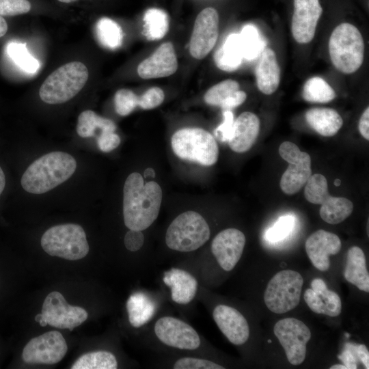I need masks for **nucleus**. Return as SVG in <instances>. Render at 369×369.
Masks as SVG:
<instances>
[{"label":"nucleus","instance_id":"1","mask_svg":"<svg viewBox=\"0 0 369 369\" xmlns=\"http://www.w3.org/2000/svg\"><path fill=\"white\" fill-rule=\"evenodd\" d=\"M123 191L125 226L129 230H146L159 215L163 197L161 187L154 181L144 184L141 175L133 172L127 177Z\"/></svg>","mask_w":369,"mask_h":369},{"label":"nucleus","instance_id":"2","mask_svg":"<svg viewBox=\"0 0 369 369\" xmlns=\"http://www.w3.org/2000/svg\"><path fill=\"white\" fill-rule=\"evenodd\" d=\"M76 167L77 162L70 154L52 152L33 161L24 172L20 183L27 192L42 194L67 180Z\"/></svg>","mask_w":369,"mask_h":369},{"label":"nucleus","instance_id":"3","mask_svg":"<svg viewBox=\"0 0 369 369\" xmlns=\"http://www.w3.org/2000/svg\"><path fill=\"white\" fill-rule=\"evenodd\" d=\"M329 53L335 68L345 74L357 71L364 56V42L358 29L352 24L338 25L329 40Z\"/></svg>","mask_w":369,"mask_h":369},{"label":"nucleus","instance_id":"4","mask_svg":"<svg viewBox=\"0 0 369 369\" xmlns=\"http://www.w3.org/2000/svg\"><path fill=\"white\" fill-rule=\"evenodd\" d=\"M88 76V70L83 63H67L59 67L45 79L39 90L40 97L48 104L66 102L82 90Z\"/></svg>","mask_w":369,"mask_h":369},{"label":"nucleus","instance_id":"5","mask_svg":"<svg viewBox=\"0 0 369 369\" xmlns=\"http://www.w3.org/2000/svg\"><path fill=\"white\" fill-rule=\"evenodd\" d=\"M171 145L174 154L183 160L211 166L218 159L219 148L214 137L201 128L178 130L172 137Z\"/></svg>","mask_w":369,"mask_h":369},{"label":"nucleus","instance_id":"6","mask_svg":"<svg viewBox=\"0 0 369 369\" xmlns=\"http://www.w3.org/2000/svg\"><path fill=\"white\" fill-rule=\"evenodd\" d=\"M40 243L44 251L50 256L68 260L83 258L90 249L83 228L74 223L50 228L42 235Z\"/></svg>","mask_w":369,"mask_h":369},{"label":"nucleus","instance_id":"7","mask_svg":"<svg viewBox=\"0 0 369 369\" xmlns=\"http://www.w3.org/2000/svg\"><path fill=\"white\" fill-rule=\"evenodd\" d=\"M210 228L198 213H181L169 226L166 234L167 246L173 250L189 252L202 247L210 238Z\"/></svg>","mask_w":369,"mask_h":369},{"label":"nucleus","instance_id":"8","mask_svg":"<svg viewBox=\"0 0 369 369\" xmlns=\"http://www.w3.org/2000/svg\"><path fill=\"white\" fill-rule=\"evenodd\" d=\"M303 279L292 270H283L269 282L264 294L266 307L273 312L283 314L293 310L299 303Z\"/></svg>","mask_w":369,"mask_h":369},{"label":"nucleus","instance_id":"9","mask_svg":"<svg viewBox=\"0 0 369 369\" xmlns=\"http://www.w3.org/2000/svg\"><path fill=\"white\" fill-rule=\"evenodd\" d=\"M87 316L85 309L69 305L59 292L53 291L45 298L42 312L35 316V320L42 327L49 325L72 331L85 322Z\"/></svg>","mask_w":369,"mask_h":369},{"label":"nucleus","instance_id":"10","mask_svg":"<svg viewBox=\"0 0 369 369\" xmlns=\"http://www.w3.org/2000/svg\"><path fill=\"white\" fill-rule=\"evenodd\" d=\"M279 154L289 163L281 178L280 188L286 194H295L312 175L310 156L290 141H284L279 146Z\"/></svg>","mask_w":369,"mask_h":369},{"label":"nucleus","instance_id":"11","mask_svg":"<svg viewBox=\"0 0 369 369\" xmlns=\"http://www.w3.org/2000/svg\"><path fill=\"white\" fill-rule=\"evenodd\" d=\"M273 331L285 350L288 361L292 365H300L306 355V344L311 338L310 329L302 321L295 318L279 320Z\"/></svg>","mask_w":369,"mask_h":369},{"label":"nucleus","instance_id":"12","mask_svg":"<svg viewBox=\"0 0 369 369\" xmlns=\"http://www.w3.org/2000/svg\"><path fill=\"white\" fill-rule=\"evenodd\" d=\"M67 351L62 334L51 331L30 340L23 348L22 358L27 364L52 365L59 362Z\"/></svg>","mask_w":369,"mask_h":369},{"label":"nucleus","instance_id":"13","mask_svg":"<svg viewBox=\"0 0 369 369\" xmlns=\"http://www.w3.org/2000/svg\"><path fill=\"white\" fill-rule=\"evenodd\" d=\"M219 33V14L213 8L202 10L194 23L189 51L193 57L204 59L213 49Z\"/></svg>","mask_w":369,"mask_h":369},{"label":"nucleus","instance_id":"14","mask_svg":"<svg viewBox=\"0 0 369 369\" xmlns=\"http://www.w3.org/2000/svg\"><path fill=\"white\" fill-rule=\"evenodd\" d=\"M156 337L165 344L182 350H194L200 345L196 331L189 324L172 316L159 318L154 325Z\"/></svg>","mask_w":369,"mask_h":369},{"label":"nucleus","instance_id":"15","mask_svg":"<svg viewBox=\"0 0 369 369\" xmlns=\"http://www.w3.org/2000/svg\"><path fill=\"white\" fill-rule=\"evenodd\" d=\"M291 31L295 41L306 44L314 37L318 21L323 13L319 0H294Z\"/></svg>","mask_w":369,"mask_h":369},{"label":"nucleus","instance_id":"16","mask_svg":"<svg viewBox=\"0 0 369 369\" xmlns=\"http://www.w3.org/2000/svg\"><path fill=\"white\" fill-rule=\"evenodd\" d=\"M245 245V236L241 231L228 228L213 238L211 251L220 266L226 271H230L239 261Z\"/></svg>","mask_w":369,"mask_h":369},{"label":"nucleus","instance_id":"17","mask_svg":"<svg viewBox=\"0 0 369 369\" xmlns=\"http://www.w3.org/2000/svg\"><path fill=\"white\" fill-rule=\"evenodd\" d=\"M305 247L312 264L319 271H326L330 266L329 256L340 251L341 241L336 234L318 230L306 239Z\"/></svg>","mask_w":369,"mask_h":369},{"label":"nucleus","instance_id":"18","mask_svg":"<svg viewBox=\"0 0 369 369\" xmlns=\"http://www.w3.org/2000/svg\"><path fill=\"white\" fill-rule=\"evenodd\" d=\"M178 60L172 42H165L137 67L139 76L145 79L161 78L174 74Z\"/></svg>","mask_w":369,"mask_h":369},{"label":"nucleus","instance_id":"19","mask_svg":"<svg viewBox=\"0 0 369 369\" xmlns=\"http://www.w3.org/2000/svg\"><path fill=\"white\" fill-rule=\"evenodd\" d=\"M213 316L221 331L231 343L241 345L247 341L249 336V325L237 310L219 305L214 309Z\"/></svg>","mask_w":369,"mask_h":369},{"label":"nucleus","instance_id":"20","mask_svg":"<svg viewBox=\"0 0 369 369\" xmlns=\"http://www.w3.org/2000/svg\"><path fill=\"white\" fill-rule=\"evenodd\" d=\"M303 297L310 310L316 314L334 317L341 312L342 303L339 295L329 290L320 278L312 281L311 288L305 290Z\"/></svg>","mask_w":369,"mask_h":369},{"label":"nucleus","instance_id":"21","mask_svg":"<svg viewBox=\"0 0 369 369\" xmlns=\"http://www.w3.org/2000/svg\"><path fill=\"white\" fill-rule=\"evenodd\" d=\"M260 130L258 117L249 111L242 113L234 122L230 148L235 152L248 151L255 143Z\"/></svg>","mask_w":369,"mask_h":369},{"label":"nucleus","instance_id":"22","mask_svg":"<svg viewBox=\"0 0 369 369\" xmlns=\"http://www.w3.org/2000/svg\"><path fill=\"white\" fill-rule=\"evenodd\" d=\"M163 281L170 288L172 300L178 304L190 303L196 295L197 282L184 270L172 268L164 272Z\"/></svg>","mask_w":369,"mask_h":369},{"label":"nucleus","instance_id":"23","mask_svg":"<svg viewBox=\"0 0 369 369\" xmlns=\"http://www.w3.org/2000/svg\"><path fill=\"white\" fill-rule=\"evenodd\" d=\"M257 87L264 94L270 95L277 89L280 82V68L274 51L263 50L256 68Z\"/></svg>","mask_w":369,"mask_h":369},{"label":"nucleus","instance_id":"24","mask_svg":"<svg viewBox=\"0 0 369 369\" xmlns=\"http://www.w3.org/2000/svg\"><path fill=\"white\" fill-rule=\"evenodd\" d=\"M305 116L310 127L324 137L333 136L343 124L341 115L331 108H312L306 111Z\"/></svg>","mask_w":369,"mask_h":369},{"label":"nucleus","instance_id":"25","mask_svg":"<svg viewBox=\"0 0 369 369\" xmlns=\"http://www.w3.org/2000/svg\"><path fill=\"white\" fill-rule=\"evenodd\" d=\"M345 279L360 290L369 292V274L366 256L361 248L353 246L347 252L344 270Z\"/></svg>","mask_w":369,"mask_h":369},{"label":"nucleus","instance_id":"26","mask_svg":"<svg viewBox=\"0 0 369 369\" xmlns=\"http://www.w3.org/2000/svg\"><path fill=\"white\" fill-rule=\"evenodd\" d=\"M244 58L238 33H231L214 55V61L218 68L226 72L238 69Z\"/></svg>","mask_w":369,"mask_h":369},{"label":"nucleus","instance_id":"27","mask_svg":"<svg viewBox=\"0 0 369 369\" xmlns=\"http://www.w3.org/2000/svg\"><path fill=\"white\" fill-rule=\"evenodd\" d=\"M131 325L136 328L147 323L154 316L156 304L150 297L142 292L131 295L126 304Z\"/></svg>","mask_w":369,"mask_h":369},{"label":"nucleus","instance_id":"28","mask_svg":"<svg viewBox=\"0 0 369 369\" xmlns=\"http://www.w3.org/2000/svg\"><path fill=\"white\" fill-rule=\"evenodd\" d=\"M353 210V204L351 200L329 195L321 204L320 216L329 224H338L349 217Z\"/></svg>","mask_w":369,"mask_h":369},{"label":"nucleus","instance_id":"29","mask_svg":"<svg viewBox=\"0 0 369 369\" xmlns=\"http://www.w3.org/2000/svg\"><path fill=\"white\" fill-rule=\"evenodd\" d=\"M98 129L100 133L105 131L115 132L116 126L112 120L101 117L92 110L84 111L79 115L77 132L81 137L96 136Z\"/></svg>","mask_w":369,"mask_h":369},{"label":"nucleus","instance_id":"30","mask_svg":"<svg viewBox=\"0 0 369 369\" xmlns=\"http://www.w3.org/2000/svg\"><path fill=\"white\" fill-rule=\"evenodd\" d=\"M144 31L149 40L161 39L169 29V18L166 12L157 8L148 9L144 16Z\"/></svg>","mask_w":369,"mask_h":369},{"label":"nucleus","instance_id":"31","mask_svg":"<svg viewBox=\"0 0 369 369\" xmlns=\"http://www.w3.org/2000/svg\"><path fill=\"white\" fill-rule=\"evenodd\" d=\"M302 96L310 102L326 103L335 98L336 92L323 79L314 77L305 83Z\"/></svg>","mask_w":369,"mask_h":369},{"label":"nucleus","instance_id":"32","mask_svg":"<svg viewBox=\"0 0 369 369\" xmlns=\"http://www.w3.org/2000/svg\"><path fill=\"white\" fill-rule=\"evenodd\" d=\"M118 361L109 351H98L81 355L71 366L72 369H115Z\"/></svg>","mask_w":369,"mask_h":369},{"label":"nucleus","instance_id":"33","mask_svg":"<svg viewBox=\"0 0 369 369\" xmlns=\"http://www.w3.org/2000/svg\"><path fill=\"white\" fill-rule=\"evenodd\" d=\"M96 33L100 43L106 48L114 49L119 47L122 42V29L111 18H100L96 23Z\"/></svg>","mask_w":369,"mask_h":369},{"label":"nucleus","instance_id":"34","mask_svg":"<svg viewBox=\"0 0 369 369\" xmlns=\"http://www.w3.org/2000/svg\"><path fill=\"white\" fill-rule=\"evenodd\" d=\"M239 35L244 58L251 60L258 57L264 49V43L256 27L245 25Z\"/></svg>","mask_w":369,"mask_h":369},{"label":"nucleus","instance_id":"35","mask_svg":"<svg viewBox=\"0 0 369 369\" xmlns=\"http://www.w3.org/2000/svg\"><path fill=\"white\" fill-rule=\"evenodd\" d=\"M7 52L14 63L28 73H35L40 67L39 62L28 51L26 44L11 42L8 44Z\"/></svg>","mask_w":369,"mask_h":369},{"label":"nucleus","instance_id":"36","mask_svg":"<svg viewBox=\"0 0 369 369\" xmlns=\"http://www.w3.org/2000/svg\"><path fill=\"white\" fill-rule=\"evenodd\" d=\"M238 90L239 84L237 81L226 79L208 89L204 99L206 104L221 108L227 100Z\"/></svg>","mask_w":369,"mask_h":369},{"label":"nucleus","instance_id":"37","mask_svg":"<svg viewBox=\"0 0 369 369\" xmlns=\"http://www.w3.org/2000/svg\"><path fill=\"white\" fill-rule=\"evenodd\" d=\"M305 184L304 196L312 204L321 205L329 195L327 179L320 174L311 175Z\"/></svg>","mask_w":369,"mask_h":369},{"label":"nucleus","instance_id":"38","mask_svg":"<svg viewBox=\"0 0 369 369\" xmlns=\"http://www.w3.org/2000/svg\"><path fill=\"white\" fill-rule=\"evenodd\" d=\"M138 103L139 96L131 90L121 89L115 94V109L121 116L129 115L138 106Z\"/></svg>","mask_w":369,"mask_h":369},{"label":"nucleus","instance_id":"39","mask_svg":"<svg viewBox=\"0 0 369 369\" xmlns=\"http://www.w3.org/2000/svg\"><path fill=\"white\" fill-rule=\"evenodd\" d=\"M295 219L292 215L279 217L275 224L267 230L265 236L271 242H277L284 239L292 230Z\"/></svg>","mask_w":369,"mask_h":369},{"label":"nucleus","instance_id":"40","mask_svg":"<svg viewBox=\"0 0 369 369\" xmlns=\"http://www.w3.org/2000/svg\"><path fill=\"white\" fill-rule=\"evenodd\" d=\"M31 8L28 0H0V16H13L26 14Z\"/></svg>","mask_w":369,"mask_h":369},{"label":"nucleus","instance_id":"41","mask_svg":"<svg viewBox=\"0 0 369 369\" xmlns=\"http://www.w3.org/2000/svg\"><path fill=\"white\" fill-rule=\"evenodd\" d=\"M163 90L158 87H150L139 97L138 106L145 110L159 106L164 100Z\"/></svg>","mask_w":369,"mask_h":369},{"label":"nucleus","instance_id":"42","mask_svg":"<svg viewBox=\"0 0 369 369\" xmlns=\"http://www.w3.org/2000/svg\"><path fill=\"white\" fill-rule=\"evenodd\" d=\"M174 369H223L212 361L194 357H182L174 364Z\"/></svg>","mask_w":369,"mask_h":369},{"label":"nucleus","instance_id":"43","mask_svg":"<svg viewBox=\"0 0 369 369\" xmlns=\"http://www.w3.org/2000/svg\"><path fill=\"white\" fill-rule=\"evenodd\" d=\"M223 121L215 130L216 136L221 141H228L230 139L234 126V115L231 111L227 109L223 113Z\"/></svg>","mask_w":369,"mask_h":369},{"label":"nucleus","instance_id":"44","mask_svg":"<svg viewBox=\"0 0 369 369\" xmlns=\"http://www.w3.org/2000/svg\"><path fill=\"white\" fill-rule=\"evenodd\" d=\"M120 144V138L114 132H102L97 137L99 149L104 152H109L115 149Z\"/></svg>","mask_w":369,"mask_h":369},{"label":"nucleus","instance_id":"45","mask_svg":"<svg viewBox=\"0 0 369 369\" xmlns=\"http://www.w3.org/2000/svg\"><path fill=\"white\" fill-rule=\"evenodd\" d=\"M356 346L354 344L346 343L345 349L338 356L347 369H356L357 368V362L359 360L356 353Z\"/></svg>","mask_w":369,"mask_h":369},{"label":"nucleus","instance_id":"46","mask_svg":"<svg viewBox=\"0 0 369 369\" xmlns=\"http://www.w3.org/2000/svg\"><path fill=\"white\" fill-rule=\"evenodd\" d=\"M124 243L128 250L138 251L144 243V234L141 230H129L124 236Z\"/></svg>","mask_w":369,"mask_h":369},{"label":"nucleus","instance_id":"47","mask_svg":"<svg viewBox=\"0 0 369 369\" xmlns=\"http://www.w3.org/2000/svg\"><path fill=\"white\" fill-rule=\"evenodd\" d=\"M247 98V94L242 90L235 92L223 104L222 109H229L243 104Z\"/></svg>","mask_w":369,"mask_h":369},{"label":"nucleus","instance_id":"48","mask_svg":"<svg viewBox=\"0 0 369 369\" xmlns=\"http://www.w3.org/2000/svg\"><path fill=\"white\" fill-rule=\"evenodd\" d=\"M359 131L362 137L369 140V108L367 107L360 117L359 121Z\"/></svg>","mask_w":369,"mask_h":369},{"label":"nucleus","instance_id":"49","mask_svg":"<svg viewBox=\"0 0 369 369\" xmlns=\"http://www.w3.org/2000/svg\"><path fill=\"white\" fill-rule=\"evenodd\" d=\"M356 353L359 361H361L366 368H369V353L364 344L356 346Z\"/></svg>","mask_w":369,"mask_h":369},{"label":"nucleus","instance_id":"50","mask_svg":"<svg viewBox=\"0 0 369 369\" xmlns=\"http://www.w3.org/2000/svg\"><path fill=\"white\" fill-rule=\"evenodd\" d=\"M8 29V23L3 16H0V38L3 36Z\"/></svg>","mask_w":369,"mask_h":369},{"label":"nucleus","instance_id":"51","mask_svg":"<svg viewBox=\"0 0 369 369\" xmlns=\"http://www.w3.org/2000/svg\"><path fill=\"white\" fill-rule=\"evenodd\" d=\"M5 185V177L2 168L0 167V195L3 192Z\"/></svg>","mask_w":369,"mask_h":369},{"label":"nucleus","instance_id":"52","mask_svg":"<svg viewBox=\"0 0 369 369\" xmlns=\"http://www.w3.org/2000/svg\"><path fill=\"white\" fill-rule=\"evenodd\" d=\"M154 176H155V172L152 168L148 167L144 171L145 178H154Z\"/></svg>","mask_w":369,"mask_h":369},{"label":"nucleus","instance_id":"53","mask_svg":"<svg viewBox=\"0 0 369 369\" xmlns=\"http://www.w3.org/2000/svg\"><path fill=\"white\" fill-rule=\"evenodd\" d=\"M330 369H347V368L344 364H335L331 366Z\"/></svg>","mask_w":369,"mask_h":369},{"label":"nucleus","instance_id":"54","mask_svg":"<svg viewBox=\"0 0 369 369\" xmlns=\"http://www.w3.org/2000/svg\"><path fill=\"white\" fill-rule=\"evenodd\" d=\"M58 1H60V2H62V3H71V2L75 1L77 0H58Z\"/></svg>","mask_w":369,"mask_h":369},{"label":"nucleus","instance_id":"55","mask_svg":"<svg viewBox=\"0 0 369 369\" xmlns=\"http://www.w3.org/2000/svg\"><path fill=\"white\" fill-rule=\"evenodd\" d=\"M341 183V181L339 179H336L334 182L336 186H339Z\"/></svg>","mask_w":369,"mask_h":369},{"label":"nucleus","instance_id":"56","mask_svg":"<svg viewBox=\"0 0 369 369\" xmlns=\"http://www.w3.org/2000/svg\"><path fill=\"white\" fill-rule=\"evenodd\" d=\"M345 336H346V337H349V336H350V335L348 334V333H346Z\"/></svg>","mask_w":369,"mask_h":369},{"label":"nucleus","instance_id":"57","mask_svg":"<svg viewBox=\"0 0 369 369\" xmlns=\"http://www.w3.org/2000/svg\"><path fill=\"white\" fill-rule=\"evenodd\" d=\"M268 342H271V340H269Z\"/></svg>","mask_w":369,"mask_h":369}]
</instances>
